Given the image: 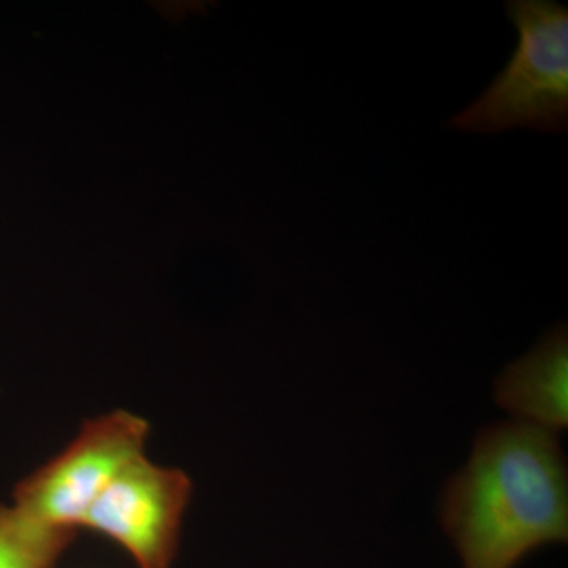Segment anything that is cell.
I'll list each match as a JSON object with an SVG mask.
<instances>
[{
	"mask_svg": "<svg viewBox=\"0 0 568 568\" xmlns=\"http://www.w3.org/2000/svg\"><path fill=\"white\" fill-rule=\"evenodd\" d=\"M192 495V478L182 469L156 465L144 454L108 485L82 518L81 529L118 545L138 568H170Z\"/></svg>",
	"mask_w": 568,
	"mask_h": 568,
	"instance_id": "277c9868",
	"label": "cell"
},
{
	"mask_svg": "<svg viewBox=\"0 0 568 568\" xmlns=\"http://www.w3.org/2000/svg\"><path fill=\"white\" fill-rule=\"evenodd\" d=\"M149 433V422L129 410L84 422L61 454L22 478L13 506L44 525L80 530L82 518L108 485L144 455Z\"/></svg>",
	"mask_w": 568,
	"mask_h": 568,
	"instance_id": "3957f363",
	"label": "cell"
},
{
	"mask_svg": "<svg viewBox=\"0 0 568 568\" xmlns=\"http://www.w3.org/2000/svg\"><path fill=\"white\" fill-rule=\"evenodd\" d=\"M567 386L568 332L560 323L497 377L495 399L517 420L559 433L568 424Z\"/></svg>",
	"mask_w": 568,
	"mask_h": 568,
	"instance_id": "5b68a950",
	"label": "cell"
},
{
	"mask_svg": "<svg viewBox=\"0 0 568 568\" xmlns=\"http://www.w3.org/2000/svg\"><path fill=\"white\" fill-rule=\"evenodd\" d=\"M506 6L517 28V48L487 91L447 125L480 134L517 126L567 133L568 9L551 0H510Z\"/></svg>",
	"mask_w": 568,
	"mask_h": 568,
	"instance_id": "7a4b0ae2",
	"label": "cell"
},
{
	"mask_svg": "<svg viewBox=\"0 0 568 568\" xmlns=\"http://www.w3.org/2000/svg\"><path fill=\"white\" fill-rule=\"evenodd\" d=\"M77 534L0 504V568H55Z\"/></svg>",
	"mask_w": 568,
	"mask_h": 568,
	"instance_id": "8992f818",
	"label": "cell"
},
{
	"mask_svg": "<svg viewBox=\"0 0 568 568\" xmlns=\"http://www.w3.org/2000/svg\"><path fill=\"white\" fill-rule=\"evenodd\" d=\"M439 521L463 568H517L537 549L567 544L558 433L519 420L481 428L469 462L444 488Z\"/></svg>",
	"mask_w": 568,
	"mask_h": 568,
	"instance_id": "6da1fadb",
	"label": "cell"
}]
</instances>
